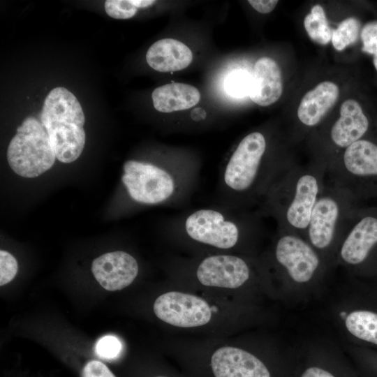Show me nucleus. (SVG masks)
<instances>
[{
  "mask_svg": "<svg viewBox=\"0 0 377 377\" xmlns=\"http://www.w3.org/2000/svg\"><path fill=\"white\" fill-rule=\"evenodd\" d=\"M263 217L256 209H237L219 204L185 212L170 219V239L199 253L256 255Z\"/></svg>",
  "mask_w": 377,
  "mask_h": 377,
  "instance_id": "nucleus-1",
  "label": "nucleus"
},
{
  "mask_svg": "<svg viewBox=\"0 0 377 377\" xmlns=\"http://www.w3.org/2000/svg\"><path fill=\"white\" fill-rule=\"evenodd\" d=\"M261 131L246 135L219 171L216 204L232 209H256L276 181L294 164L270 153Z\"/></svg>",
  "mask_w": 377,
  "mask_h": 377,
  "instance_id": "nucleus-2",
  "label": "nucleus"
},
{
  "mask_svg": "<svg viewBox=\"0 0 377 377\" xmlns=\"http://www.w3.org/2000/svg\"><path fill=\"white\" fill-rule=\"evenodd\" d=\"M121 180L130 200L142 205L178 207L186 204L200 178L198 161L172 154L158 163L128 160Z\"/></svg>",
  "mask_w": 377,
  "mask_h": 377,
  "instance_id": "nucleus-3",
  "label": "nucleus"
},
{
  "mask_svg": "<svg viewBox=\"0 0 377 377\" xmlns=\"http://www.w3.org/2000/svg\"><path fill=\"white\" fill-rule=\"evenodd\" d=\"M326 167L320 159L305 166L294 163L256 209L263 218H272L276 230L304 238L313 208L326 182Z\"/></svg>",
  "mask_w": 377,
  "mask_h": 377,
  "instance_id": "nucleus-4",
  "label": "nucleus"
},
{
  "mask_svg": "<svg viewBox=\"0 0 377 377\" xmlns=\"http://www.w3.org/2000/svg\"><path fill=\"white\" fill-rule=\"evenodd\" d=\"M172 272L206 288L239 290L268 283L271 271L263 256L223 253L197 256L172 266Z\"/></svg>",
  "mask_w": 377,
  "mask_h": 377,
  "instance_id": "nucleus-5",
  "label": "nucleus"
},
{
  "mask_svg": "<svg viewBox=\"0 0 377 377\" xmlns=\"http://www.w3.org/2000/svg\"><path fill=\"white\" fill-rule=\"evenodd\" d=\"M262 256L272 275L294 292L316 287L330 267L305 238L280 230H276L269 249Z\"/></svg>",
  "mask_w": 377,
  "mask_h": 377,
  "instance_id": "nucleus-6",
  "label": "nucleus"
},
{
  "mask_svg": "<svg viewBox=\"0 0 377 377\" xmlns=\"http://www.w3.org/2000/svg\"><path fill=\"white\" fill-rule=\"evenodd\" d=\"M358 202L346 190L325 182L313 208L304 238L327 265L336 253Z\"/></svg>",
  "mask_w": 377,
  "mask_h": 377,
  "instance_id": "nucleus-7",
  "label": "nucleus"
},
{
  "mask_svg": "<svg viewBox=\"0 0 377 377\" xmlns=\"http://www.w3.org/2000/svg\"><path fill=\"white\" fill-rule=\"evenodd\" d=\"M40 118L56 158L65 163L77 159L85 145V117L74 94L62 87L54 88L44 101Z\"/></svg>",
  "mask_w": 377,
  "mask_h": 377,
  "instance_id": "nucleus-8",
  "label": "nucleus"
},
{
  "mask_svg": "<svg viewBox=\"0 0 377 377\" xmlns=\"http://www.w3.org/2000/svg\"><path fill=\"white\" fill-rule=\"evenodd\" d=\"M326 182L346 190L357 202L377 198V135H366L330 159Z\"/></svg>",
  "mask_w": 377,
  "mask_h": 377,
  "instance_id": "nucleus-9",
  "label": "nucleus"
},
{
  "mask_svg": "<svg viewBox=\"0 0 377 377\" xmlns=\"http://www.w3.org/2000/svg\"><path fill=\"white\" fill-rule=\"evenodd\" d=\"M334 265H341L356 277L377 279V206H358L354 210Z\"/></svg>",
  "mask_w": 377,
  "mask_h": 377,
  "instance_id": "nucleus-10",
  "label": "nucleus"
},
{
  "mask_svg": "<svg viewBox=\"0 0 377 377\" xmlns=\"http://www.w3.org/2000/svg\"><path fill=\"white\" fill-rule=\"evenodd\" d=\"M298 355L260 353L248 348L223 346L212 353L214 377H297Z\"/></svg>",
  "mask_w": 377,
  "mask_h": 377,
  "instance_id": "nucleus-11",
  "label": "nucleus"
},
{
  "mask_svg": "<svg viewBox=\"0 0 377 377\" xmlns=\"http://www.w3.org/2000/svg\"><path fill=\"white\" fill-rule=\"evenodd\" d=\"M55 152L50 137L40 121L28 117L17 128L7 149V159L17 175L33 178L54 165Z\"/></svg>",
  "mask_w": 377,
  "mask_h": 377,
  "instance_id": "nucleus-12",
  "label": "nucleus"
},
{
  "mask_svg": "<svg viewBox=\"0 0 377 377\" xmlns=\"http://www.w3.org/2000/svg\"><path fill=\"white\" fill-rule=\"evenodd\" d=\"M156 316L172 327L201 328L216 318L217 309L210 301L192 293L170 290L159 295L153 306Z\"/></svg>",
  "mask_w": 377,
  "mask_h": 377,
  "instance_id": "nucleus-13",
  "label": "nucleus"
},
{
  "mask_svg": "<svg viewBox=\"0 0 377 377\" xmlns=\"http://www.w3.org/2000/svg\"><path fill=\"white\" fill-rule=\"evenodd\" d=\"M297 377H369L339 352L314 348L298 355Z\"/></svg>",
  "mask_w": 377,
  "mask_h": 377,
  "instance_id": "nucleus-14",
  "label": "nucleus"
},
{
  "mask_svg": "<svg viewBox=\"0 0 377 377\" xmlns=\"http://www.w3.org/2000/svg\"><path fill=\"white\" fill-rule=\"evenodd\" d=\"M138 264L131 254L117 251L95 258L91 271L96 280L105 290H121L133 283L138 274Z\"/></svg>",
  "mask_w": 377,
  "mask_h": 377,
  "instance_id": "nucleus-15",
  "label": "nucleus"
},
{
  "mask_svg": "<svg viewBox=\"0 0 377 377\" xmlns=\"http://www.w3.org/2000/svg\"><path fill=\"white\" fill-rule=\"evenodd\" d=\"M341 318L347 334L364 348L377 350V293L354 302Z\"/></svg>",
  "mask_w": 377,
  "mask_h": 377,
  "instance_id": "nucleus-16",
  "label": "nucleus"
},
{
  "mask_svg": "<svg viewBox=\"0 0 377 377\" xmlns=\"http://www.w3.org/2000/svg\"><path fill=\"white\" fill-rule=\"evenodd\" d=\"M371 121L357 101L348 98L340 108L339 117L332 125L329 138L332 145L341 150L371 133Z\"/></svg>",
  "mask_w": 377,
  "mask_h": 377,
  "instance_id": "nucleus-17",
  "label": "nucleus"
},
{
  "mask_svg": "<svg viewBox=\"0 0 377 377\" xmlns=\"http://www.w3.org/2000/svg\"><path fill=\"white\" fill-rule=\"evenodd\" d=\"M283 91L281 73L276 62L269 57L260 58L251 75L249 96L260 106L276 102Z\"/></svg>",
  "mask_w": 377,
  "mask_h": 377,
  "instance_id": "nucleus-18",
  "label": "nucleus"
},
{
  "mask_svg": "<svg viewBox=\"0 0 377 377\" xmlns=\"http://www.w3.org/2000/svg\"><path fill=\"white\" fill-rule=\"evenodd\" d=\"M339 95V89L335 83H319L303 96L297 110L299 121L306 127H315L335 104Z\"/></svg>",
  "mask_w": 377,
  "mask_h": 377,
  "instance_id": "nucleus-19",
  "label": "nucleus"
},
{
  "mask_svg": "<svg viewBox=\"0 0 377 377\" xmlns=\"http://www.w3.org/2000/svg\"><path fill=\"white\" fill-rule=\"evenodd\" d=\"M193 54L184 43L172 38H163L152 44L146 54L148 65L159 72H173L186 68Z\"/></svg>",
  "mask_w": 377,
  "mask_h": 377,
  "instance_id": "nucleus-20",
  "label": "nucleus"
},
{
  "mask_svg": "<svg viewBox=\"0 0 377 377\" xmlns=\"http://www.w3.org/2000/svg\"><path fill=\"white\" fill-rule=\"evenodd\" d=\"M154 108L164 113L184 110L200 100L197 88L184 83H170L156 88L151 94Z\"/></svg>",
  "mask_w": 377,
  "mask_h": 377,
  "instance_id": "nucleus-21",
  "label": "nucleus"
},
{
  "mask_svg": "<svg viewBox=\"0 0 377 377\" xmlns=\"http://www.w3.org/2000/svg\"><path fill=\"white\" fill-rule=\"evenodd\" d=\"M305 30L314 42L327 45L332 40V31L330 29L325 13L320 5H315L304 20Z\"/></svg>",
  "mask_w": 377,
  "mask_h": 377,
  "instance_id": "nucleus-22",
  "label": "nucleus"
},
{
  "mask_svg": "<svg viewBox=\"0 0 377 377\" xmlns=\"http://www.w3.org/2000/svg\"><path fill=\"white\" fill-rule=\"evenodd\" d=\"M361 24L355 17H348L343 20L332 31V43L335 50L341 51L348 45L355 43L359 36Z\"/></svg>",
  "mask_w": 377,
  "mask_h": 377,
  "instance_id": "nucleus-23",
  "label": "nucleus"
},
{
  "mask_svg": "<svg viewBox=\"0 0 377 377\" xmlns=\"http://www.w3.org/2000/svg\"><path fill=\"white\" fill-rule=\"evenodd\" d=\"M251 75L246 71L240 69L230 73L224 83L226 92L234 97L241 98L249 96Z\"/></svg>",
  "mask_w": 377,
  "mask_h": 377,
  "instance_id": "nucleus-24",
  "label": "nucleus"
},
{
  "mask_svg": "<svg viewBox=\"0 0 377 377\" xmlns=\"http://www.w3.org/2000/svg\"><path fill=\"white\" fill-rule=\"evenodd\" d=\"M353 359L369 377H377V350L359 348L353 351Z\"/></svg>",
  "mask_w": 377,
  "mask_h": 377,
  "instance_id": "nucleus-25",
  "label": "nucleus"
},
{
  "mask_svg": "<svg viewBox=\"0 0 377 377\" xmlns=\"http://www.w3.org/2000/svg\"><path fill=\"white\" fill-rule=\"evenodd\" d=\"M362 51L373 56V64L377 71V21L365 24L360 32Z\"/></svg>",
  "mask_w": 377,
  "mask_h": 377,
  "instance_id": "nucleus-26",
  "label": "nucleus"
},
{
  "mask_svg": "<svg viewBox=\"0 0 377 377\" xmlns=\"http://www.w3.org/2000/svg\"><path fill=\"white\" fill-rule=\"evenodd\" d=\"M104 7L110 17L119 20L133 17L138 10L131 0H107L105 1Z\"/></svg>",
  "mask_w": 377,
  "mask_h": 377,
  "instance_id": "nucleus-27",
  "label": "nucleus"
},
{
  "mask_svg": "<svg viewBox=\"0 0 377 377\" xmlns=\"http://www.w3.org/2000/svg\"><path fill=\"white\" fill-rule=\"evenodd\" d=\"M121 343L115 336L106 335L96 343L95 350L98 357L111 360L117 358L121 350Z\"/></svg>",
  "mask_w": 377,
  "mask_h": 377,
  "instance_id": "nucleus-28",
  "label": "nucleus"
},
{
  "mask_svg": "<svg viewBox=\"0 0 377 377\" xmlns=\"http://www.w3.org/2000/svg\"><path fill=\"white\" fill-rule=\"evenodd\" d=\"M18 269L16 259L10 253L1 250L0 251V285L3 286L15 276Z\"/></svg>",
  "mask_w": 377,
  "mask_h": 377,
  "instance_id": "nucleus-29",
  "label": "nucleus"
},
{
  "mask_svg": "<svg viewBox=\"0 0 377 377\" xmlns=\"http://www.w3.org/2000/svg\"><path fill=\"white\" fill-rule=\"evenodd\" d=\"M82 377H115L108 367L97 360L87 362L82 371Z\"/></svg>",
  "mask_w": 377,
  "mask_h": 377,
  "instance_id": "nucleus-30",
  "label": "nucleus"
},
{
  "mask_svg": "<svg viewBox=\"0 0 377 377\" xmlns=\"http://www.w3.org/2000/svg\"><path fill=\"white\" fill-rule=\"evenodd\" d=\"M249 4L258 12L263 14L272 12L276 6V0H249Z\"/></svg>",
  "mask_w": 377,
  "mask_h": 377,
  "instance_id": "nucleus-31",
  "label": "nucleus"
},
{
  "mask_svg": "<svg viewBox=\"0 0 377 377\" xmlns=\"http://www.w3.org/2000/svg\"><path fill=\"white\" fill-rule=\"evenodd\" d=\"M191 116L194 121H200L206 117V113L201 108H196V110L191 112Z\"/></svg>",
  "mask_w": 377,
  "mask_h": 377,
  "instance_id": "nucleus-32",
  "label": "nucleus"
},
{
  "mask_svg": "<svg viewBox=\"0 0 377 377\" xmlns=\"http://www.w3.org/2000/svg\"><path fill=\"white\" fill-rule=\"evenodd\" d=\"M131 1L137 8H147L155 3L153 0H131Z\"/></svg>",
  "mask_w": 377,
  "mask_h": 377,
  "instance_id": "nucleus-33",
  "label": "nucleus"
},
{
  "mask_svg": "<svg viewBox=\"0 0 377 377\" xmlns=\"http://www.w3.org/2000/svg\"><path fill=\"white\" fill-rule=\"evenodd\" d=\"M155 377H168V376H155Z\"/></svg>",
  "mask_w": 377,
  "mask_h": 377,
  "instance_id": "nucleus-34",
  "label": "nucleus"
}]
</instances>
